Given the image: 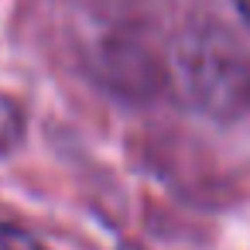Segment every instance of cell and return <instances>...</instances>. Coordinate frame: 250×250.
<instances>
[{"label":"cell","instance_id":"cell-1","mask_svg":"<svg viewBox=\"0 0 250 250\" xmlns=\"http://www.w3.org/2000/svg\"><path fill=\"white\" fill-rule=\"evenodd\" d=\"M24 134V113L14 100L0 93V154H7Z\"/></svg>","mask_w":250,"mask_h":250},{"label":"cell","instance_id":"cell-2","mask_svg":"<svg viewBox=\"0 0 250 250\" xmlns=\"http://www.w3.org/2000/svg\"><path fill=\"white\" fill-rule=\"evenodd\" d=\"M0 250H48V247L21 223H11L0 216Z\"/></svg>","mask_w":250,"mask_h":250},{"label":"cell","instance_id":"cell-3","mask_svg":"<svg viewBox=\"0 0 250 250\" xmlns=\"http://www.w3.org/2000/svg\"><path fill=\"white\" fill-rule=\"evenodd\" d=\"M233 4H236V11L243 14V21L250 24V0H233Z\"/></svg>","mask_w":250,"mask_h":250}]
</instances>
